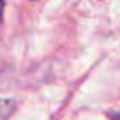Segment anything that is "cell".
Listing matches in <instances>:
<instances>
[{
  "label": "cell",
  "mask_w": 120,
  "mask_h": 120,
  "mask_svg": "<svg viewBox=\"0 0 120 120\" xmlns=\"http://www.w3.org/2000/svg\"><path fill=\"white\" fill-rule=\"evenodd\" d=\"M16 111V101L9 98H0V120H9Z\"/></svg>",
  "instance_id": "obj_1"
},
{
  "label": "cell",
  "mask_w": 120,
  "mask_h": 120,
  "mask_svg": "<svg viewBox=\"0 0 120 120\" xmlns=\"http://www.w3.org/2000/svg\"><path fill=\"white\" fill-rule=\"evenodd\" d=\"M4 9H5V2L0 0V23H2V19H4Z\"/></svg>",
  "instance_id": "obj_2"
},
{
  "label": "cell",
  "mask_w": 120,
  "mask_h": 120,
  "mask_svg": "<svg viewBox=\"0 0 120 120\" xmlns=\"http://www.w3.org/2000/svg\"><path fill=\"white\" fill-rule=\"evenodd\" d=\"M110 120H120V113H110Z\"/></svg>",
  "instance_id": "obj_3"
}]
</instances>
